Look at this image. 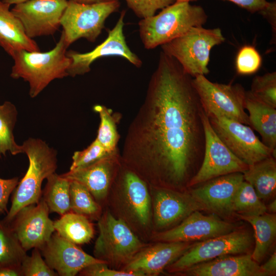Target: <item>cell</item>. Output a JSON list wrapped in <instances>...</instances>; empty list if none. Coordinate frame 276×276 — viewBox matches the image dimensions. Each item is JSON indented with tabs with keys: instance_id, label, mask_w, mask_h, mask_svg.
Returning <instances> with one entry per match:
<instances>
[{
	"instance_id": "cell-1",
	"label": "cell",
	"mask_w": 276,
	"mask_h": 276,
	"mask_svg": "<svg viewBox=\"0 0 276 276\" xmlns=\"http://www.w3.org/2000/svg\"><path fill=\"white\" fill-rule=\"evenodd\" d=\"M203 112L193 77L162 51L128 128L122 162L149 187L186 190L203 158Z\"/></svg>"
},
{
	"instance_id": "cell-2",
	"label": "cell",
	"mask_w": 276,
	"mask_h": 276,
	"mask_svg": "<svg viewBox=\"0 0 276 276\" xmlns=\"http://www.w3.org/2000/svg\"><path fill=\"white\" fill-rule=\"evenodd\" d=\"M108 195L111 210L135 233L152 234V202L148 185L122 162Z\"/></svg>"
},
{
	"instance_id": "cell-3",
	"label": "cell",
	"mask_w": 276,
	"mask_h": 276,
	"mask_svg": "<svg viewBox=\"0 0 276 276\" xmlns=\"http://www.w3.org/2000/svg\"><path fill=\"white\" fill-rule=\"evenodd\" d=\"M68 47L62 31L56 45L49 51L15 52L12 56L11 77L28 82L30 96L36 97L54 80L68 76L67 71L71 62L66 55Z\"/></svg>"
},
{
	"instance_id": "cell-4",
	"label": "cell",
	"mask_w": 276,
	"mask_h": 276,
	"mask_svg": "<svg viewBox=\"0 0 276 276\" xmlns=\"http://www.w3.org/2000/svg\"><path fill=\"white\" fill-rule=\"evenodd\" d=\"M207 19L201 6L175 1L157 14L141 19L138 23L140 36L144 48L151 50L181 36L192 27L202 26Z\"/></svg>"
},
{
	"instance_id": "cell-5",
	"label": "cell",
	"mask_w": 276,
	"mask_h": 276,
	"mask_svg": "<svg viewBox=\"0 0 276 276\" xmlns=\"http://www.w3.org/2000/svg\"><path fill=\"white\" fill-rule=\"evenodd\" d=\"M21 146L28 157L29 167L14 190L11 208L3 219L8 223L21 209L40 200L43 180L55 173L57 168L56 151L43 140L30 137Z\"/></svg>"
},
{
	"instance_id": "cell-6",
	"label": "cell",
	"mask_w": 276,
	"mask_h": 276,
	"mask_svg": "<svg viewBox=\"0 0 276 276\" xmlns=\"http://www.w3.org/2000/svg\"><path fill=\"white\" fill-rule=\"evenodd\" d=\"M99 236L94 248V257L111 268L121 270L147 244L122 219L107 209L98 220Z\"/></svg>"
},
{
	"instance_id": "cell-7",
	"label": "cell",
	"mask_w": 276,
	"mask_h": 276,
	"mask_svg": "<svg viewBox=\"0 0 276 276\" xmlns=\"http://www.w3.org/2000/svg\"><path fill=\"white\" fill-rule=\"evenodd\" d=\"M225 38L220 28H191L181 36L161 45L165 53L174 58L184 71L194 78L209 73L210 52Z\"/></svg>"
},
{
	"instance_id": "cell-8",
	"label": "cell",
	"mask_w": 276,
	"mask_h": 276,
	"mask_svg": "<svg viewBox=\"0 0 276 276\" xmlns=\"http://www.w3.org/2000/svg\"><path fill=\"white\" fill-rule=\"evenodd\" d=\"M120 6L118 0L93 4L68 0L60 20L68 45L81 38L94 42L104 28L106 19Z\"/></svg>"
},
{
	"instance_id": "cell-9",
	"label": "cell",
	"mask_w": 276,
	"mask_h": 276,
	"mask_svg": "<svg viewBox=\"0 0 276 276\" xmlns=\"http://www.w3.org/2000/svg\"><path fill=\"white\" fill-rule=\"evenodd\" d=\"M193 83L207 116H222L249 126L244 107L246 90L242 85L213 82L204 75L193 78Z\"/></svg>"
},
{
	"instance_id": "cell-10",
	"label": "cell",
	"mask_w": 276,
	"mask_h": 276,
	"mask_svg": "<svg viewBox=\"0 0 276 276\" xmlns=\"http://www.w3.org/2000/svg\"><path fill=\"white\" fill-rule=\"evenodd\" d=\"M252 243L253 238L250 233L236 229L225 234L193 242L182 255L166 269L175 274L197 264L221 256L247 254Z\"/></svg>"
},
{
	"instance_id": "cell-11",
	"label": "cell",
	"mask_w": 276,
	"mask_h": 276,
	"mask_svg": "<svg viewBox=\"0 0 276 276\" xmlns=\"http://www.w3.org/2000/svg\"><path fill=\"white\" fill-rule=\"evenodd\" d=\"M207 116L220 140L248 166L271 155L276 157V152L265 145L248 125L222 116Z\"/></svg>"
},
{
	"instance_id": "cell-12",
	"label": "cell",
	"mask_w": 276,
	"mask_h": 276,
	"mask_svg": "<svg viewBox=\"0 0 276 276\" xmlns=\"http://www.w3.org/2000/svg\"><path fill=\"white\" fill-rule=\"evenodd\" d=\"M202 121L205 132L203 158L198 171L189 182L188 189L218 176L243 173L248 168L218 137L204 111Z\"/></svg>"
},
{
	"instance_id": "cell-13",
	"label": "cell",
	"mask_w": 276,
	"mask_h": 276,
	"mask_svg": "<svg viewBox=\"0 0 276 276\" xmlns=\"http://www.w3.org/2000/svg\"><path fill=\"white\" fill-rule=\"evenodd\" d=\"M153 232L169 229L196 211H203L187 189L184 191L149 187Z\"/></svg>"
},
{
	"instance_id": "cell-14",
	"label": "cell",
	"mask_w": 276,
	"mask_h": 276,
	"mask_svg": "<svg viewBox=\"0 0 276 276\" xmlns=\"http://www.w3.org/2000/svg\"><path fill=\"white\" fill-rule=\"evenodd\" d=\"M125 15L126 11L123 10L114 27L108 31L106 38L93 50L84 53L73 50L66 52L71 60L67 71L68 76L75 77L88 73L95 61L106 56H120L136 67H141L142 61L130 49L125 39L123 32Z\"/></svg>"
},
{
	"instance_id": "cell-15",
	"label": "cell",
	"mask_w": 276,
	"mask_h": 276,
	"mask_svg": "<svg viewBox=\"0 0 276 276\" xmlns=\"http://www.w3.org/2000/svg\"><path fill=\"white\" fill-rule=\"evenodd\" d=\"M67 2L28 0L15 5L11 10L20 21L27 35L33 39L52 35L58 30Z\"/></svg>"
},
{
	"instance_id": "cell-16",
	"label": "cell",
	"mask_w": 276,
	"mask_h": 276,
	"mask_svg": "<svg viewBox=\"0 0 276 276\" xmlns=\"http://www.w3.org/2000/svg\"><path fill=\"white\" fill-rule=\"evenodd\" d=\"M236 225L217 217L196 211L179 224L169 229L153 232L150 237L156 242H195L230 233Z\"/></svg>"
},
{
	"instance_id": "cell-17",
	"label": "cell",
	"mask_w": 276,
	"mask_h": 276,
	"mask_svg": "<svg viewBox=\"0 0 276 276\" xmlns=\"http://www.w3.org/2000/svg\"><path fill=\"white\" fill-rule=\"evenodd\" d=\"M49 213L41 197L37 203L21 209L9 223L25 250L40 249L50 239L55 228Z\"/></svg>"
},
{
	"instance_id": "cell-18",
	"label": "cell",
	"mask_w": 276,
	"mask_h": 276,
	"mask_svg": "<svg viewBox=\"0 0 276 276\" xmlns=\"http://www.w3.org/2000/svg\"><path fill=\"white\" fill-rule=\"evenodd\" d=\"M243 180L242 173L236 172L215 177L188 189L203 211L229 216L234 214L233 199Z\"/></svg>"
},
{
	"instance_id": "cell-19",
	"label": "cell",
	"mask_w": 276,
	"mask_h": 276,
	"mask_svg": "<svg viewBox=\"0 0 276 276\" xmlns=\"http://www.w3.org/2000/svg\"><path fill=\"white\" fill-rule=\"evenodd\" d=\"M121 164V154L118 149L88 166L60 175L83 185L101 205L108 198Z\"/></svg>"
},
{
	"instance_id": "cell-20",
	"label": "cell",
	"mask_w": 276,
	"mask_h": 276,
	"mask_svg": "<svg viewBox=\"0 0 276 276\" xmlns=\"http://www.w3.org/2000/svg\"><path fill=\"white\" fill-rule=\"evenodd\" d=\"M40 250L48 265L60 276H74L89 265L104 262L87 254L57 233L52 234Z\"/></svg>"
},
{
	"instance_id": "cell-21",
	"label": "cell",
	"mask_w": 276,
	"mask_h": 276,
	"mask_svg": "<svg viewBox=\"0 0 276 276\" xmlns=\"http://www.w3.org/2000/svg\"><path fill=\"white\" fill-rule=\"evenodd\" d=\"M192 242H156L140 250L121 270L154 276L163 272L182 255Z\"/></svg>"
},
{
	"instance_id": "cell-22",
	"label": "cell",
	"mask_w": 276,
	"mask_h": 276,
	"mask_svg": "<svg viewBox=\"0 0 276 276\" xmlns=\"http://www.w3.org/2000/svg\"><path fill=\"white\" fill-rule=\"evenodd\" d=\"M175 274L187 276H268L249 253L221 256Z\"/></svg>"
},
{
	"instance_id": "cell-23",
	"label": "cell",
	"mask_w": 276,
	"mask_h": 276,
	"mask_svg": "<svg viewBox=\"0 0 276 276\" xmlns=\"http://www.w3.org/2000/svg\"><path fill=\"white\" fill-rule=\"evenodd\" d=\"M10 7L0 0V47L11 57L20 50L40 51L36 41L27 35Z\"/></svg>"
},
{
	"instance_id": "cell-24",
	"label": "cell",
	"mask_w": 276,
	"mask_h": 276,
	"mask_svg": "<svg viewBox=\"0 0 276 276\" xmlns=\"http://www.w3.org/2000/svg\"><path fill=\"white\" fill-rule=\"evenodd\" d=\"M245 109L248 112L249 126L261 135L262 143L276 152V108L254 97L246 91Z\"/></svg>"
},
{
	"instance_id": "cell-25",
	"label": "cell",
	"mask_w": 276,
	"mask_h": 276,
	"mask_svg": "<svg viewBox=\"0 0 276 276\" xmlns=\"http://www.w3.org/2000/svg\"><path fill=\"white\" fill-rule=\"evenodd\" d=\"M271 155L252 165L244 171V180L250 183L259 197L267 200L276 192V160Z\"/></svg>"
},
{
	"instance_id": "cell-26",
	"label": "cell",
	"mask_w": 276,
	"mask_h": 276,
	"mask_svg": "<svg viewBox=\"0 0 276 276\" xmlns=\"http://www.w3.org/2000/svg\"><path fill=\"white\" fill-rule=\"evenodd\" d=\"M249 222L254 230L255 246L251 257L258 264L264 259L276 236V215L266 213L259 216L236 215Z\"/></svg>"
},
{
	"instance_id": "cell-27",
	"label": "cell",
	"mask_w": 276,
	"mask_h": 276,
	"mask_svg": "<svg viewBox=\"0 0 276 276\" xmlns=\"http://www.w3.org/2000/svg\"><path fill=\"white\" fill-rule=\"evenodd\" d=\"M56 233L76 245L88 243L95 234L93 224L87 217L69 212L54 221Z\"/></svg>"
},
{
	"instance_id": "cell-28",
	"label": "cell",
	"mask_w": 276,
	"mask_h": 276,
	"mask_svg": "<svg viewBox=\"0 0 276 276\" xmlns=\"http://www.w3.org/2000/svg\"><path fill=\"white\" fill-rule=\"evenodd\" d=\"M43 199L50 213L63 215L70 211L71 181L54 173L47 178Z\"/></svg>"
},
{
	"instance_id": "cell-29",
	"label": "cell",
	"mask_w": 276,
	"mask_h": 276,
	"mask_svg": "<svg viewBox=\"0 0 276 276\" xmlns=\"http://www.w3.org/2000/svg\"><path fill=\"white\" fill-rule=\"evenodd\" d=\"M18 112L10 101L0 105V157L7 152L13 155L23 153L21 145L15 141L13 130L17 121Z\"/></svg>"
},
{
	"instance_id": "cell-30",
	"label": "cell",
	"mask_w": 276,
	"mask_h": 276,
	"mask_svg": "<svg viewBox=\"0 0 276 276\" xmlns=\"http://www.w3.org/2000/svg\"><path fill=\"white\" fill-rule=\"evenodd\" d=\"M93 108L98 113L100 119L96 139L108 152L112 153L118 149L119 134L117 124L120 120L121 116L113 113L110 109L104 105H96Z\"/></svg>"
},
{
	"instance_id": "cell-31",
	"label": "cell",
	"mask_w": 276,
	"mask_h": 276,
	"mask_svg": "<svg viewBox=\"0 0 276 276\" xmlns=\"http://www.w3.org/2000/svg\"><path fill=\"white\" fill-rule=\"evenodd\" d=\"M26 252L9 223L0 220V265L20 266Z\"/></svg>"
},
{
	"instance_id": "cell-32",
	"label": "cell",
	"mask_w": 276,
	"mask_h": 276,
	"mask_svg": "<svg viewBox=\"0 0 276 276\" xmlns=\"http://www.w3.org/2000/svg\"><path fill=\"white\" fill-rule=\"evenodd\" d=\"M70 211L88 219L98 220L102 212L101 205L81 183L70 181Z\"/></svg>"
},
{
	"instance_id": "cell-33",
	"label": "cell",
	"mask_w": 276,
	"mask_h": 276,
	"mask_svg": "<svg viewBox=\"0 0 276 276\" xmlns=\"http://www.w3.org/2000/svg\"><path fill=\"white\" fill-rule=\"evenodd\" d=\"M233 212L236 215L249 216H259L267 212L266 205L252 186L244 180L234 197Z\"/></svg>"
},
{
	"instance_id": "cell-34",
	"label": "cell",
	"mask_w": 276,
	"mask_h": 276,
	"mask_svg": "<svg viewBox=\"0 0 276 276\" xmlns=\"http://www.w3.org/2000/svg\"><path fill=\"white\" fill-rule=\"evenodd\" d=\"M249 91L259 100L276 108V72L255 77Z\"/></svg>"
},
{
	"instance_id": "cell-35",
	"label": "cell",
	"mask_w": 276,
	"mask_h": 276,
	"mask_svg": "<svg viewBox=\"0 0 276 276\" xmlns=\"http://www.w3.org/2000/svg\"><path fill=\"white\" fill-rule=\"evenodd\" d=\"M109 154L110 153L95 139L87 148L74 153L70 171L88 166Z\"/></svg>"
},
{
	"instance_id": "cell-36",
	"label": "cell",
	"mask_w": 276,
	"mask_h": 276,
	"mask_svg": "<svg viewBox=\"0 0 276 276\" xmlns=\"http://www.w3.org/2000/svg\"><path fill=\"white\" fill-rule=\"evenodd\" d=\"M22 276H57L43 260L40 249L34 248L31 256L25 258L20 265Z\"/></svg>"
},
{
	"instance_id": "cell-37",
	"label": "cell",
	"mask_w": 276,
	"mask_h": 276,
	"mask_svg": "<svg viewBox=\"0 0 276 276\" xmlns=\"http://www.w3.org/2000/svg\"><path fill=\"white\" fill-rule=\"evenodd\" d=\"M261 64V56L255 47L245 45L239 51L236 60V67L238 74H254L259 69Z\"/></svg>"
},
{
	"instance_id": "cell-38",
	"label": "cell",
	"mask_w": 276,
	"mask_h": 276,
	"mask_svg": "<svg viewBox=\"0 0 276 276\" xmlns=\"http://www.w3.org/2000/svg\"><path fill=\"white\" fill-rule=\"evenodd\" d=\"M128 7L140 18L151 16L158 10L172 4L175 0H125Z\"/></svg>"
},
{
	"instance_id": "cell-39",
	"label": "cell",
	"mask_w": 276,
	"mask_h": 276,
	"mask_svg": "<svg viewBox=\"0 0 276 276\" xmlns=\"http://www.w3.org/2000/svg\"><path fill=\"white\" fill-rule=\"evenodd\" d=\"M79 274L83 276H142L135 272L110 268L105 262L89 265L81 270Z\"/></svg>"
},
{
	"instance_id": "cell-40",
	"label": "cell",
	"mask_w": 276,
	"mask_h": 276,
	"mask_svg": "<svg viewBox=\"0 0 276 276\" xmlns=\"http://www.w3.org/2000/svg\"><path fill=\"white\" fill-rule=\"evenodd\" d=\"M18 182V177L10 179L0 178V214L8 212L7 204L10 195L14 191Z\"/></svg>"
},
{
	"instance_id": "cell-41",
	"label": "cell",
	"mask_w": 276,
	"mask_h": 276,
	"mask_svg": "<svg viewBox=\"0 0 276 276\" xmlns=\"http://www.w3.org/2000/svg\"><path fill=\"white\" fill-rule=\"evenodd\" d=\"M234 3L250 13L261 12L269 4L266 0H223Z\"/></svg>"
},
{
	"instance_id": "cell-42",
	"label": "cell",
	"mask_w": 276,
	"mask_h": 276,
	"mask_svg": "<svg viewBox=\"0 0 276 276\" xmlns=\"http://www.w3.org/2000/svg\"><path fill=\"white\" fill-rule=\"evenodd\" d=\"M260 13L270 24L273 32H275L276 27V3L269 2L267 7Z\"/></svg>"
},
{
	"instance_id": "cell-43",
	"label": "cell",
	"mask_w": 276,
	"mask_h": 276,
	"mask_svg": "<svg viewBox=\"0 0 276 276\" xmlns=\"http://www.w3.org/2000/svg\"><path fill=\"white\" fill-rule=\"evenodd\" d=\"M262 269L266 272L268 276L275 275L276 274V252L271 255L269 259L262 265Z\"/></svg>"
},
{
	"instance_id": "cell-44",
	"label": "cell",
	"mask_w": 276,
	"mask_h": 276,
	"mask_svg": "<svg viewBox=\"0 0 276 276\" xmlns=\"http://www.w3.org/2000/svg\"><path fill=\"white\" fill-rule=\"evenodd\" d=\"M0 276H22L20 266L0 265Z\"/></svg>"
},
{
	"instance_id": "cell-45",
	"label": "cell",
	"mask_w": 276,
	"mask_h": 276,
	"mask_svg": "<svg viewBox=\"0 0 276 276\" xmlns=\"http://www.w3.org/2000/svg\"><path fill=\"white\" fill-rule=\"evenodd\" d=\"M267 211L271 214H275L276 213V200H272L267 206Z\"/></svg>"
},
{
	"instance_id": "cell-46",
	"label": "cell",
	"mask_w": 276,
	"mask_h": 276,
	"mask_svg": "<svg viewBox=\"0 0 276 276\" xmlns=\"http://www.w3.org/2000/svg\"><path fill=\"white\" fill-rule=\"evenodd\" d=\"M72 1H74L78 3H80L93 4V3L110 1H113V0H72Z\"/></svg>"
},
{
	"instance_id": "cell-47",
	"label": "cell",
	"mask_w": 276,
	"mask_h": 276,
	"mask_svg": "<svg viewBox=\"0 0 276 276\" xmlns=\"http://www.w3.org/2000/svg\"><path fill=\"white\" fill-rule=\"evenodd\" d=\"M4 3H7L10 6L11 5H16L20 4L28 0H2Z\"/></svg>"
},
{
	"instance_id": "cell-48",
	"label": "cell",
	"mask_w": 276,
	"mask_h": 276,
	"mask_svg": "<svg viewBox=\"0 0 276 276\" xmlns=\"http://www.w3.org/2000/svg\"><path fill=\"white\" fill-rule=\"evenodd\" d=\"M196 0H175L176 2H190L191 1H194Z\"/></svg>"
}]
</instances>
